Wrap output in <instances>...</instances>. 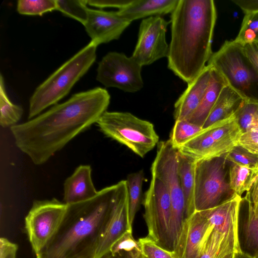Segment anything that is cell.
<instances>
[{"label":"cell","mask_w":258,"mask_h":258,"mask_svg":"<svg viewBox=\"0 0 258 258\" xmlns=\"http://www.w3.org/2000/svg\"><path fill=\"white\" fill-rule=\"evenodd\" d=\"M110 96L101 87L77 93L28 121L10 127L18 148L35 165L55 153L107 111Z\"/></svg>","instance_id":"6da1fadb"},{"label":"cell","mask_w":258,"mask_h":258,"mask_svg":"<svg viewBox=\"0 0 258 258\" xmlns=\"http://www.w3.org/2000/svg\"><path fill=\"white\" fill-rule=\"evenodd\" d=\"M216 19L213 0H179L171 13L168 67L187 84L204 69L212 54Z\"/></svg>","instance_id":"7a4b0ae2"},{"label":"cell","mask_w":258,"mask_h":258,"mask_svg":"<svg viewBox=\"0 0 258 258\" xmlns=\"http://www.w3.org/2000/svg\"><path fill=\"white\" fill-rule=\"evenodd\" d=\"M116 184L88 201L70 205L54 236L36 258H95Z\"/></svg>","instance_id":"3957f363"},{"label":"cell","mask_w":258,"mask_h":258,"mask_svg":"<svg viewBox=\"0 0 258 258\" xmlns=\"http://www.w3.org/2000/svg\"><path fill=\"white\" fill-rule=\"evenodd\" d=\"M97 47L90 41L36 88L29 100V119L68 95L95 61Z\"/></svg>","instance_id":"277c9868"},{"label":"cell","mask_w":258,"mask_h":258,"mask_svg":"<svg viewBox=\"0 0 258 258\" xmlns=\"http://www.w3.org/2000/svg\"><path fill=\"white\" fill-rule=\"evenodd\" d=\"M223 77L227 85L245 101L258 100V72L245 55L243 47L226 40L208 61Z\"/></svg>","instance_id":"5b68a950"},{"label":"cell","mask_w":258,"mask_h":258,"mask_svg":"<svg viewBox=\"0 0 258 258\" xmlns=\"http://www.w3.org/2000/svg\"><path fill=\"white\" fill-rule=\"evenodd\" d=\"M177 154V149L173 147L169 140L159 142L151 168L152 175L165 185L170 199L172 252L178 245L188 219L178 173Z\"/></svg>","instance_id":"8992f818"},{"label":"cell","mask_w":258,"mask_h":258,"mask_svg":"<svg viewBox=\"0 0 258 258\" xmlns=\"http://www.w3.org/2000/svg\"><path fill=\"white\" fill-rule=\"evenodd\" d=\"M96 123L106 136L125 146L141 158L159 143L154 125L129 112L106 111Z\"/></svg>","instance_id":"52a82bcc"},{"label":"cell","mask_w":258,"mask_h":258,"mask_svg":"<svg viewBox=\"0 0 258 258\" xmlns=\"http://www.w3.org/2000/svg\"><path fill=\"white\" fill-rule=\"evenodd\" d=\"M229 161L226 154L196 162L195 169L196 211L212 209L236 194L229 183Z\"/></svg>","instance_id":"ba28073f"},{"label":"cell","mask_w":258,"mask_h":258,"mask_svg":"<svg viewBox=\"0 0 258 258\" xmlns=\"http://www.w3.org/2000/svg\"><path fill=\"white\" fill-rule=\"evenodd\" d=\"M242 134L235 116L203 128L177 150L196 162L219 157L238 146Z\"/></svg>","instance_id":"9c48e42d"},{"label":"cell","mask_w":258,"mask_h":258,"mask_svg":"<svg viewBox=\"0 0 258 258\" xmlns=\"http://www.w3.org/2000/svg\"><path fill=\"white\" fill-rule=\"evenodd\" d=\"M144 218L150 238L171 253V204L165 185L159 179L152 175L150 185L145 194Z\"/></svg>","instance_id":"30bf717a"},{"label":"cell","mask_w":258,"mask_h":258,"mask_svg":"<svg viewBox=\"0 0 258 258\" xmlns=\"http://www.w3.org/2000/svg\"><path fill=\"white\" fill-rule=\"evenodd\" d=\"M68 205L56 199L36 200L25 219V228L32 249L37 255L57 231Z\"/></svg>","instance_id":"8fae6325"},{"label":"cell","mask_w":258,"mask_h":258,"mask_svg":"<svg viewBox=\"0 0 258 258\" xmlns=\"http://www.w3.org/2000/svg\"><path fill=\"white\" fill-rule=\"evenodd\" d=\"M142 67L132 56L110 52L98 63L96 80L106 87L134 93L140 90L144 85Z\"/></svg>","instance_id":"7c38bea8"},{"label":"cell","mask_w":258,"mask_h":258,"mask_svg":"<svg viewBox=\"0 0 258 258\" xmlns=\"http://www.w3.org/2000/svg\"><path fill=\"white\" fill-rule=\"evenodd\" d=\"M168 23L159 16L149 17L141 22L132 57L142 67L167 57L169 45L165 34Z\"/></svg>","instance_id":"4fadbf2b"},{"label":"cell","mask_w":258,"mask_h":258,"mask_svg":"<svg viewBox=\"0 0 258 258\" xmlns=\"http://www.w3.org/2000/svg\"><path fill=\"white\" fill-rule=\"evenodd\" d=\"M117 187L99 240L95 258H101L126 232H132L128 224V195L125 180Z\"/></svg>","instance_id":"5bb4252c"},{"label":"cell","mask_w":258,"mask_h":258,"mask_svg":"<svg viewBox=\"0 0 258 258\" xmlns=\"http://www.w3.org/2000/svg\"><path fill=\"white\" fill-rule=\"evenodd\" d=\"M213 229L204 210L196 211L187 221L180 241L171 255L174 258H199Z\"/></svg>","instance_id":"9a60e30c"},{"label":"cell","mask_w":258,"mask_h":258,"mask_svg":"<svg viewBox=\"0 0 258 258\" xmlns=\"http://www.w3.org/2000/svg\"><path fill=\"white\" fill-rule=\"evenodd\" d=\"M131 22L117 11H105L88 8L85 31L97 46L119 38Z\"/></svg>","instance_id":"2e32d148"},{"label":"cell","mask_w":258,"mask_h":258,"mask_svg":"<svg viewBox=\"0 0 258 258\" xmlns=\"http://www.w3.org/2000/svg\"><path fill=\"white\" fill-rule=\"evenodd\" d=\"M237 240L239 251L252 258L258 256V216L248 201L242 198L237 218Z\"/></svg>","instance_id":"e0dca14e"},{"label":"cell","mask_w":258,"mask_h":258,"mask_svg":"<svg viewBox=\"0 0 258 258\" xmlns=\"http://www.w3.org/2000/svg\"><path fill=\"white\" fill-rule=\"evenodd\" d=\"M212 67L207 65L189 84L174 104L175 120H187L201 103L211 79Z\"/></svg>","instance_id":"ac0fdd59"},{"label":"cell","mask_w":258,"mask_h":258,"mask_svg":"<svg viewBox=\"0 0 258 258\" xmlns=\"http://www.w3.org/2000/svg\"><path fill=\"white\" fill-rule=\"evenodd\" d=\"M90 165L78 166L63 183V202L68 205L85 202L98 194L91 176Z\"/></svg>","instance_id":"d6986e66"},{"label":"cell","mask_w":258,"mask_h":258,"mask_svg":"<svg viewBox=\"0 0 258 258\" xmlns=\"http://www.w3.org/2000/svg\"><path fill=\"white\" fill-rule=\"evenodd\" d=\"M179 0H132L118 10L122 17L132 22L134 20L151 16H159L172 13Z\"/></svg>","instance_id":"ffe728a7"},{"label":"cell","mask_w":258,"mask_h":258,"mask_svg":"<svg viewBox=\"0 0 258 258\" xmlns=\"http://www.w3.org/2000/svg\"><path fill=\"white\" fill-rule=\"evenodd\" d=\"M245 101L237 92L226 85L221 91L203 128L236 116Z\"/></svg>","instance_id":"44dd1931"},{"label":"cell","mask_w":258,"mask_h":258,"mask_svg":"<svg viewBox=\"0 0 258 258\" xmlns=\"http://www.w3.org/2000/svg\"><path fill=\"white\" fill-rule=\"evenodd\" d=\"M177 162L178 173L184 196L186 216L189 219L196 212L195 169L196 162L193 159L178 151Z\"/></svg>","instance_id":"7402d4cb"},{"label":"cell","mask_w":258,"mask_h":258,"mask_svg":"<svg viewBox=\"0 0 258 258\" xmlns=\"http://www.w3.org/2000/svg\"><path fill=\"white\" fill-rule=\"evenodd\" d=\"M208 65V64H207ZM211 79L198 107L187 119L203 126L223 88L227 84L221 75L212 67Z\"/></svg>","instance_id":"603a6c76"},{"label":"cell","mask_w":258,"mask_h":258,"mask_svg":"<svg viewBox=\"0 0 258 258\" xmlns=\"http://www.w3.org/2000/svg\"><path fill=\"white\" fill-rule=\"evenodd\" d=\"M239 252L237 238L213 229L206 245L199 258H223Z\"/></svg>","instance_id":"cb8c5ba5"},{"label":"cell","mask_w":258,"mask_h":258,"mask_svg":"<svg viewBox=\"0 0 258 258\" xmlns=\"http://www.w3.org/2000/svg\"><path fill=\"white\" fill-rule=\"evenodd\" d=\"M229 183L235 194L241 197L248 192L258 177V169L229 162Z\"/></svg>","instance_id":"d4e9b609"},{"label":"cell","mask_w":258,"mask_h":258,"mask_svg":"<svg viewBox=\"0 0 258 258\" xmlns=\"http://www.w3.org/2000/svg\"><path fill=\"white\" fill-rule=\"evenodd\" d=\"M144 179L142 170L128 174L125 180L128 195V224L131 231L135 216L140 207Z\"/></svg>","instance_id":"484cf974"},{"label":"cell","mask_w":258,"mask_h":258,"mask_svg":"<svg viewBox=\"0 0 258 258\" xmlns=\"http://www.w3.org/2000/svg\"><path fill=\"white\" fill-rule=\"evenodd\" d=\"M23 113L22 107L12 103L6 91L3 75L0 77V125L2 127L17 124Z\"/></svg>","instance_id":"4316f807"},{"label":"cell","mask_w":258,"mask_h":258,"mask_svg":"<svg viewBox=\"0 0 258 258\" xmlns=\"http://www.w3.org/2000/svg\"><path fill=\"white\" fill-rule=\"evenodd\" d=\"M101 258H146L133 237L132 232H126Z\"/></svg>","instance_id":"83f0119b"},{"label":"cell","mask_w":258,"mask_h":258,"mask_svg":"<svg viewBox=\"0 0 258 258\" xmlns=\"http://www.w3.org/2000/svg\"><path fill=\"white\" fill-rule=\"evenodd\" d=\"M203 130L202 126L187 120H175L169 140L173 147L177 149Z\"/></svg>","instance_id":"f1b7e54d"},{"label":"cell","mask_w":258,"mask_h":258,"mask_svg":"<svg viewBox=\"0 0 258 258\" xmlns=\"http://www.w3.org/2000/svg\"><path fill=\"white\" fill-rule=\"evenodd\" d=\"M242 133L258 127V100L245 101L236 114Z\"/></svg>","instance_id":"f546056e"},{"label":"cell","mask_w":258,"mask_h":258,"mask_svg":"<svg viewBox=\"0 0 258 258\" xmlns=\"http://www.w3.org/2000/svg\"><path fill=\"white\" fill-rule=\"evenodd\" d=\"M56 10L83 25L88 19L87 0H56Z\"/></svg>","instance_id":"4dcf8cb0"},{"label":"cell","mask_w":258,"mask_h":258,"mask_svg":"<svg viewBox=\"0 0 258 258\" xmlns=\"http://www.w3.org/2000/svg\"><path fill=\"white\" fill-rule=\"evenodd\" d=\"M56 0H19L17 10L22 15H38L56 10Z\"/></svg>","instance_id":"1f68e13d"},{"label":"cell","mask_w":258,"mask_h":258,"mask_svg":"<svg viewBox=\"0 0 258 258\" xmlns=\"http://www.w3.org/2000/svg\"><path fill=\"white\" fill-rule=\"evenodd\" d=\"M230 162L255 168L258 166V155L253 154L244 148L237 146L226 154Z\"/></svg>","instance_id":"d6a6232c"},{"label":"cell","mask_w":258,"mask_h":258,"mask_svg":"<svg viewBox=\"0 0 258 258\" xmlns=\"http://www.w3.org/2000/svg\"><path fill=\"white\" fill-rule=\"evenodd\" d=\"M137 241L146 258H174L170 252L157 245L147 236L140 238Z\"/></svg>","instance_id":"836d02e7"},{"label":"cell","mask_w":258,"mask_h":258,"mask_svg":"<svg viewBox=\"0 0 258 258\" xmlns=\"http://www.w3.org/2000/svg\"><path fill=\"white\" fill-rule=\"evenodd\" d=\"M238 145L253 154L258 155V127L243 133Z\"/></svg>","instance_id":"e575fe53"},{"label":"cell","mask_w":258,"mask_h":258,"mask_svg":"<svg viewBox=\"0 0 258 258\" xmlns=\"http://www.w3.org/2000/svg\"><path fill=\"white\" fill-rule=\"evenodd\" d=\"M240 29L249 31L258 42V12L244 14Z\"/></svg>","instance_id":"d590c367"},{"label":"cell","mask_w":258,"mask_h":258,"mask_svg":"<svg viewBox=\"0 0 258 258\" xmlns=\"http://www.w3.org/2000/svg\"><path fill=\"white\" fill-rule=\"evenodd\" d=\"M18 245L5 237L0 238V258H17Z\"/></svg>","instance_id":"8d00e7d4"},{"label":"cell","mask_w":258,"mask_h":258,"mask_svg":"<svg viewBox=\"0 0 258 258\" xmlns=\"http://www.w3.org/2000/svg\"><path fill=\"white\" fill-rule=\"evenodd\" d=\"M132 0H87V5L102 9L116 8L119 10L124 7Z\"/></svg>","instance_id":"74e56055"},{"label":"cell","mask_w":258,"mask_h":258,"mask_svg":"<svg viewBox=\"0 0 258 258\" xmlns=\"http://www.w3.org/2000/svg\"><path fill=\"white\" fill-rule=\"evenodd\" d=\"M249 202L252 211L255 217L258 216V177L254 182L250 190L244 197Z\"/></svg>","instance_id":"f35d334b"},{"label":"cell","mask_w":258,"mask_h":258,"mask_svg":"<svg viewBox=\"0 0 258 258\" xmlns=\"http://www.w3.org/2000/svg\"><path fill=\"white\" fill-rule=\"evenodd\" d=\"M244 53L258 72V42L243 46Z\"/></svg>","instance_id":"ab89813d"},{"label":"cell","mask_w":258,"mask_h":258,"mask_svg":"<svg viewBox=\"0 0 258 258\" xmlns=\"http://www.w3.org/2000/svg\"><path fill=\"white\" fill-rule=\"evenodd\" d=\"M244 13L247 14L258 12V0H232Z\"/></svg>","instance_id":"60d3db41"},{"label":"cell","mask_w":258,"mask_h":258,"mask_svg":"<svg viewBox=\"0 0 258 258\" xmlns=\"http://www.w3.org/2000/svg\"><path fill=\"white\" fill-rule=\"evenodd\" d=\"M234 258H252V257H250L246 255H244L240 252H237L234 253Z\"/></svg>","instance_id":"b9f144b4"},{"label":"cell","mask_w":258,"mask_h":258,"mask_svg":"<svg viewBox=\"0 0 258 258\" xmlns=\"http://www.w3.org/2000/svg\"><path fill=\"white\" fill-rule=\"evenodd\" d=\"M234 253H229V254L225 255L223 258H234Z\"/></svg>","instance_id":"7bdbcfd3"},{"label":"cell","mask_w":258,"mask_h":258,"mask_svg":"<svg viewBox=\"0 0 258 258\" xmlns=\"http://www.w3.org/2000/svg\"><path fill=\"white\" fill-rule=\"evenodd\" d=\"M256 258H258V256Z\"/></svg>","instance_id":"ee69618b"}]
</instances>
